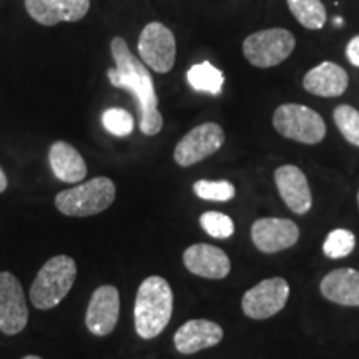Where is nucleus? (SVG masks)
<instances>
[{"mask_svg": "<svg viewBox=\"0 0 359 359\" xmlns=\"http://www.w3.org/2000/svg\"><path fill=\"white\" fill-rule=\"evenodd\" d=\"M110 52L115 67L107 70L109 82L115 88L127 90L135 98L140 132L147 137L160 133L163 128V116L158 110V95L148 67L130 52L123 37L111 39Z\"/></svg>", "mask_w": 359, "mask_h": 359, "instance_id": "f257e3e1", "label": "nucleus"}, {"mask_svg": "<svg viewBox=\"0 0 359 359\" xmlns=\"http://www.w3.org/2000/svg\"><path fill=\"white\" fill-rule=\"evenodd\" d=\"M173 313V291L161 276H148L142 281L135 299V330L140 338L154 339L163 333Z\"/></svg>", "mask_w": 359, "mask_h": 359, "instance_id": "f03ea898", "label": "nucleus"}, {"mask_svg": "<svg viewBox=\"0 0 359 359\" xmlns=\"http://www.w3.org/2000/svg\"><path fill=\"white\" fill-rule=\"evenodd\" d=\"M115 196V183L107 177H97L58 193L55 206L65 217H93L110 208Z\"/></svg>", "mask_w": 359, "mask_h": 359, "instance_id": "7ed1b4c3", "label": "nucleus"}, {"mask_svg": "<svg viewBox=\"0 0 359 359\" xmlns=\"http://www.w3.org/2000/svg\"><path fill=\"white\" fill-rule=\"evenodd\" d=\"M77 278L75 259L57 255L43 264L30 288V302L37 309H52L69 294Z\"/></svg>", "mask_w": 359, "mask_h": 359, "instance_id": "20e7f679", "label": "nucleus"}, {"mask_svg": "<svg viewBox=\"0 0 359 359\" xmlns=\"http://www.w3.org/2000/svg\"><path fill=\"white\" fill-rule=\"evenodd\" d=\"M273 127L281 137L304 145H316L326 137L323 116L299 103H283L273 114Z\"/></svg>", "mask_w": 359, "mask_h": 359, "instance_id": "39448f33", "label": "nucleus"}, {"mask_svg": "<svg viewBox=\"0 0 359 359\" xmlns=\"http://www.w3.org/2000/svg\"><path fill=\"white\" fill-rule=\"evenodd\" d=\"M296 47L294 35L286 29H264L248 35L243 42V55L258 69H271L283 64Z\"/></svg>", "mask_w": 359, "mask_h": 359, "instance_id": "423d86ee", "label": "nucleus"}, {"mask_svg": "<svg viewBox=\"0 0 359 359\" xmlns=\"http://www.w3.org/2000/svg\"><path fill=\"white\" fill-rule=\"evenodd\" d=\"M137 48L140 60L156 74H168L177 62V39L161 22L143 27Z\"/></svg>", "mask_w": 359, "mask_h": 359, "instance_id": "0eeeda50", "label": "nucleus"}, {"mask_svg": "<svg viewBox=\"0 0 359 359\" xmlns=\"http://www.w3.org/2000/svg\"><path fill=\"white\" fill-rule=\"evenodd\" d=\"M224 143V132L218 123L206 122L191 128L185 137L177 143L173 158L180 167L187 168L200 163L208 156L217 154Z\"/></svg>", "mask_w": 359, "mask_h": 359, "instance_id": "6e6552de", "label": "nucleus"}, {"mask_svg": "<svg viewBox=\"0 0 359 359\" xmlns=\"http://www.w3.org/2000/svg\"><path fill=\"white\" fill-rule=\"evenodd\" d=\"M290 298V285L285 278H268L248 290L243 296L241 308L251 320H266L285 308Z\"/></svg>", "mask_w": 359, "mask_h": 359, "instance_id": "1a4fd4ad", "label": "nucleus"}, {"mask_svg": "<svg viewBox=\"0 0 359 359\" xmlns=\"http://www.w3.org/2000/svg\"><path fill=\"white\" fill-rule=\"evenodd\" d=\"M29 308L20 281L12 273H0V331L13 336L25 330Z\"/></svg>", "mask_w": 359, "mask_h": 359, "instance_id": "9d476101", "label": "nucleus"}, {"mask_svg": "<svg viewBox=\"0 0 359 359\" xmlns=\"http://www.w3.org/2000/svg\"><path fill=\"white\" fill-rule=\"evenodd\" d=\"M120 316V293L115 286L103 285L90 298L85 325L95 336H109Z\"/></svg>", "mask_w": 359, "mask_h": 359, "instance_id": "9b49d317", "label": "nucleus"}, {"mask_svg": "<svg viewBox=\"0 0 359 359\" xmlns=\"http://www.w3.org/2000/svg\"><path fill=\"white\" fill-rule=\"evenodd\" d=\"M299 228L286 218H259L251 226V240L263 253H278L296 245Z\"/></svg>", "mask_w": 359, "mask_h": 359, "instance_id": "f8f14e48", "label": "nucleus"}, {"mask_svg": "<svg viewBox=\"0 0 359 359\" xmlns=\"http://www.w3.org/2000/svg\"><path fill=\"white\" fill-rule=\"evenodd\" d=\"M32 20L43 27L79 22L90 11V0H24Z\"/></svg>", "mask_w": 359, "mask_h": 359, "instance_id": "ddd939ff", "label": "nucleus"}, {"mask_svg": "<svg viewBox=\"0 0 359 359\" xmlns=\"http://www.w3.org/2000/svg\"><path fill=\"white\" fill-rule=\"evenodd\" d=\"M278 193L285 205L296 215H304L311 210L313 196L306 175L294 165H283L275 172Z\"/></svg>", "mask_w": 359, "mask_h": 359, "instance_id": "4468645a", "label": "nucleus"}, {"mask_svg": "<svg viewBox=\"0 0 359 359\" xmlns=\"http://www.w3.org/2000/svg\"><path fill=\"white\" fill-rule=\"evenodd\" d=\"M183 263L193 275L208 280H222L228 276L231 269L228 255L218 246L206 243H196L187 248L183 253Z\"/></svg>", "mask_w": 359, "mask_h": 359, "instance_id": "2eb2a0df", "label": "nucleus"}, {"mask_svg": "<svg viewBox=\"0 0 359 359\" xmlns=\"http://www.w3.org/2000/svg\"><path fill=\"white\" fill-rule=\"evenodd\" d=\"M349 75L334 62H321L304 75L303 88L316 97L334 98L346 92Z\"/></svg>", "mask_w": 359, "mask_h": 359, "instance_id": "dca6fc26", "label": "nucleus"}, {"mask_svg": "<svg viewBox=\"0 0 359 359\" xmlns=\"http://www.w3.org/2000/svg\"><path fill=\"white\" fill-rule=\"evenodd\" d=\"M223 339L222 326L210 320H190L180 326L173 336L175 348L182 354L198 353L201 349L217 346Z\"/></svg>", "mask_w": 359, "mask_h": 359, "instance_id": "f3484780", "label": "nucleus"}, {"mask_svg": "<svg viewBox=\"0 0 359 359\" xmlns=\"http://www.w3.org/2000/svg\"><path fill=\"white\" fill-rule=\"evenodd\" d=\"M48 163L55 177L64 183H82L87 177V163L75 147L67 142L52 143Z\"/></svg>", "mask_w": 359, "mask_h": 359, "instance_id": "a211bd4d", "label": "nucleus"}, {"mask_svg": "<svg viewBox=\"0 0 359 359\" xmlns=\"http://www.w3.org/2000/svg\"><path fill=\"white\" fill-rule=\"evenodd\" d=\"M321 293L326 299L343 306H359V271L339 268L321 281Z\"/></svg>", "mask_w": 359, "mask_h": 359, "instance_id": "6ab92c4d", "label": "nucleus"}, {"mask_svg": "<svg viewBox=\"0 0 359 359\" xmlns=\"http://www.w3.org/2000/svg\"><path fill=\"white\" fill-rule=\"evenodd\" d=\"M187 82L195 92L219 95L224 85V75L210 62H201L190 67L187 72Z\"/></svg>", "mask_w": 359, "mask_h": 359, "instance_id": "aec40b11", "label": "nucleus"}, {"mask_svg": "<svg viewBox=\"0 0 359 359\" xmlns=\"http://www.w3.org/2000/svg\"><path fill=\"white\" fill-rule=\"evenodd\" d=\"M290 12L304 29L320 30L326 24V7L321 0H286Z\"/></svg>", "mask_w": 359, "mask_h": 359, "instance_id": "412c9836", "label": "nucleus"}, {"mask_svg": "<svg viewBox=\"0 0 359 359\" xmlns=\"http://www.w3.org/2000/svg\"><path fill=\"white\" fill-rule=\"evenodd\" d=\"M193 191L198 198L206 201H230L236 195L235 185L226 180H198L193 185Z\"/></svg>", "mask_w": 359, "mask_h": 359, "instance_id": "4be33fe9", "label": "nucleus"}, {"mask_svg": "<svg viewBox=\"0 0 359 359\" xmlns=\"http://www.w3.org/2000/svg\"><path fill=\"white\" fill-rule=\"evenodd\" d=\"M334 123L346 140L354 147H359V110L351 105H338L333 114Z\"/></svg>", "mask_w": 359, "mask_h": 359, "instance_id": "5701e85b", "label": "nucleus"}, {"mask_svg": "<svg viewBox=\"0 0 359 359\" xmlns=\"http://www.w3.org/2000/svg\"><path fill=\"white\" fill-rule=\"evenodd\" d=\"M354 246H356V236L353 235V231L338 228V230H333L326 236L323 251H325L327 258L339 259L351 255Z\"/></svg>", "mask_w": 359, "mask_h": 359, "instance_id": "b1692460", "label": "nucleus"}, {"mask_svg": "<svg viewBox=\"0 0 359 359\" xmlns=\"http://www.w3.org/2000/svg\"><path fill=\"white\" fill-rule=\"evenodd\" d=\"M102 125L114 137H128L135 128V118L128 110L111 107L103 111Z\"/></svg>", "mask_w": 359, "mask_h": 359, "instance_id": "393cba45", "label": "nucleus"}, {"mask_svg": "<svg viewBox=\"0 0 359 359\" xmlns=\"http://www.w3.org/2000/svg\"><path fill=\"white\" fill-rule=\"evenodd\" d=\"M200 224L210 236L218 238V240H226L235 233L233 219L219 212H205L200 217Z\"/></svg>", "mask_w": 359, "mask_h": 359, "instance_id": "a878e982", "label": "nucleus"}, {"mask_svg": "<svg viewBox=\"0 0 359 359\" xmlns=\"http://www.w3.org/2000/svg\"><path fill=\"white\" fill-rule=\"evenodd\" d=\"M346 58L349 60V64L359 69V35H354V37L348 42Z\"/></svg>", "mask_w": 359, "mask_h": 359, "instance_id": "bb28decb", "label": "nucleus"}, {"mask_svg": "<svg viewBox=\"0 0 359 359\" xmlns=\"http://www.w3.org/2000/svg\"><path fill=\"white\" fill-rule=\"evenodd\" d=\"M7 185H8V180H7V175L4 173V170L0 168V193H4L7 190Z\"/></svg>", "mask_w": 359, "mask_h": 359, "instance_id": "cd10ccee", "label": "nucleus"}, {"mask_svg": "<svg viewBox=\"0 0 359 359\" xmlns=\"http://www.w3.org/2000/svg\"><path fill=\"white\" fill-rule=\"evenodd\" d=\"M333 22H334V25H336V27H341V25H343V22H344V20L341 19V17H334V20H333Z\"/></svg>", "mask_w": 359, "mask_h": 359, "instance_id": "c85d7f7f", "label": "nucleus"}, {"mask_svg": "<svg viewBox=\"0 0 359 359\" xmlns=\"http://www.w3.org/2000/svg\"><path fill=\"white\" fill-rule=\"evenodd\" d=\"M22 359H42L40 356H34V354H30V356H25V358H22Z\"/></svg>", "mask_w": 359, "mask_h": 359, "instance_id": "c756f323", "label": "nucleus"}, {"mask_svg": "<svg viewBox=\"0 0 359 359\" xmlns=\"http://www.w3.org/2000/svg\"><path fill=\"white\" fill-rule=\"evenodd\" d=\"M358 205H359V191H358Z\"/></svg>", "mask_w": 359, "mask_h": 359, "instance_id": "7c9ffc66", "label": "nucleus"}]
</instances>
